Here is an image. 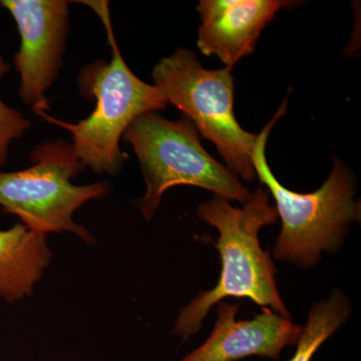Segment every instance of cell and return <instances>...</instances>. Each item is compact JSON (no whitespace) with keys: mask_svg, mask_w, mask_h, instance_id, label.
Here are the masks:
<instances>
[{"mask_svg":"<svg viewBox=\"0 0 361 361\" xmlns=\"http://www.w3.org/2000/svg\"><path fill=\"white\" fill-rule=\"evenodd\" d=\"M197 217L219 234L215 244L221 260L219 280L215 287L197 294L180 310L173 336L185 341L198 334L213 306L226 298L248 299L260 307L291 317L278 289L272 256L263 250L259 240L261 229L278 219L268 190L257 188L241 208L233 206L226 197L213 194L211 200L198 207Z\"/></svg>","mask_w":361,"mask_h":361,"instance_id":"1","label":"cell"},{"mask_svg":"<svg viewBox=\"0 0 361 361\" xmlns=\"http://www.w3.org/2000/svg\"><path fill=\"white\" fill-rule=\"evenodd\" d=\"M287 99L276 115L257 135L253 164L257 179L275 201L281 231L272 249V258L298 269L314 268L323 254L336 255L343 248L350 228L361 219L357 183L348 166L334 157L329 178L311 193L284 187L271 171L266 145L273 125L286 113Z\"/></svg>","mask_w":361,"mask_h":361,"instance_id":"2","label":"cell"},{"mask_svg":"<svg viewBox=\"0 0 361 361\" xmlns=\"http://www.w3.org/2000/svg\"><path fill=\"white\" fill-rule=\"evenodd\" d=\"M103 21L110 42L111 59L85 66L78 82L82 96L94 97L96 108L87 118L71 123L47 113V123L59 126L73 135V152L85 168L94 174L115 176L122 171L129 155L121 149L126 130L140 116L166 110L165 97L155 85L142 82L130 70L118 49L111 23L108 1H82Z\"/></svg>","mask_w":361,"mask_h":361,"instance_id":"3","label":"cell"},{"mask_svg":"<svg viewBox=\"0 0 361 361\" xmlns=\"http://www.w3.org/2000/svg\"><path fill=\"white\" fill-rule=\"evenodd\" d=\"M123 137L133 147L146 183V193L135 205L147 221L156 215L163 195L180 185L202 188L242 205L251 198L253 192L203 148L200 134L184 115L170 121L145 114Z\"/></svg>","mask_w":361,"mask_h":361,"instance_id":"4","label":"cell"},{"mask_svg":"<svg viewBox=\"0 0 361 361\" xmlns=\"http://www.w3.org/2000/svg\"><path fill=\"white\" fill-rule=\"evenodd\" d=\"M32 166L16 172L0 171V206L20 218L30 231L45 235H77L87 245L96 238L73 220L75 211L92 200L103 199L111 191L108 182L73 184L85 171L71 142L63 139L42 142L30 155Z\"/></svg>","mask_w":361,"mask_h":361,"instance_id":"5","label":"cell"},{"mask_svg":"<svg viewBox=\"0 0 361 361\" xmlns=\"http://www.w3.org/2000/svg\"><path fill=\"white\" fill-rule=\"evenodd\" d=\"M232 68L207 70L193 51L178 49L153 70L154 82L165 97L212 142L226 167L242 182L257 180L253 152L257 135L242 129L233 108Z\"/></svg>","mask_w":361,"mask_h":361,"instance_id":"6","label":"cell"},{"mask_svg":"<svg viewBox=\"0 0 361 361\" xmlns=\"http://www.w3.org/2000/svg\"><path fill=\"white\" fill-rule=\"evenodd\" d=\"M70 1L1 0L20 35L14 66L20 75L18 94L37 115L51 111L47 92L59 77L70 32Z\"/></svg>","mask_w":361,"mask_h":361,"instance_id":"7","label":"cell"},{"mask_svg":"<svg viewBox=\"0 0 361 361\" xmlns=\"http://www.w3.org/2000/svg\"><path fill=\"white\" fill-rule=\"evenodd\" d=\"M239 311L238 303H218L210 336L178 361H240L252 356L277 361L285 348L296 345L302 325L291 317L262 308L259 314L244 320L237 318Z\"/></svg>","mask_w":361,"mask_h":361,"instance_id":"8","label":"cell"},{"mask_svg":"<svg viewBox=\"0 0 361 361\" xmlns=\"http://www.w3.org/2000/svg\"><path fill=\"white\" fill-rule=\"evenodd\" d=\"M293 4L280 0H201L197 45L207 56H217L228 68L252 54L261 32L278 11Z\"/></svg>","mask_w":361,"mask_h":361,"instance_id":"9","label":"cell"},{"mask_svg":"<svg viewBox=\"0 0 361 361\" xmlns=\"http://www.w3.org/2000/svg\"><path fill=\"white\" fill-rule=\"evenodd\" d=\"M51 259L45 235L21 223L0 230V297L14 303L32 295Z\"/></svg>","mask_w":361,"mask_h":361,"instance_id":"10","label":"cell"},{"mask_svg":"<svg viewBox=\"0 0 361 361\" xmlns=\"http://www.w3.org/2000/svg\"><path fill=\"white\" fill-rule=\"evenodd\" d=\"M353 312L349 297L341 288L334 289L326 298L316 301L302 325L296 350L288 361H311L330 337L345 325Z\"/></svg>","mask_w":361,"mask_h":361,"instance_id":"11","label":"cell"},{"mask_svg":"<svg viewBox=\"0 0 361 361\" xmlns=\"http://www.w3.org/2000/svg\"><path fill=\"white\" fill-rule=\"evenodd\" d=\"M11 70V63L0 54V80ZM32 127V122L20 111L7 106L0 97V169L4 167L8 159L9 148L14 140L23 137Z\"/></svg>","mask_w":361,"mask_h":361,"instance_id":"12","label":"cell"}]
</instances>
